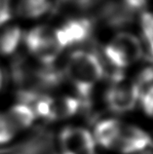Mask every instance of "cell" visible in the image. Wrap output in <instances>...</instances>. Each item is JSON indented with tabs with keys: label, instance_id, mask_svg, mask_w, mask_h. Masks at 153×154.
<instances>
[{
	"label": "cell",
	"instance_id": "obj_14",
	"mask_svg": "<svg viewBox=\"0 0 153 154\" xmlns=\"http://www.w3.org/2000/svg\"><path fill=\"white\" fill-rule=\"evenodd\" d=\"M139 100L144 112L150 117H153V85L140 94Z\"/></svg>",
	"mask_w": 153,
	"mask_h": 154
},
{
	"label": "cell",
	"instance_id": "obj_8",
	"mask_svg": "<svg viewBox=\"0 0 153 154\" xmlns=\"http://www.w3.org/2000/svg\"><path fill=\"white\" fill-rule=\"evenodd\" d=\"M23 31L13 20L0 23V55L9 57L18 51L23 43Z\"/></svg>",
	"mask_w": 153,
	"mask_h": 154
},
{
	"label": "cell",
	"instance_id": "obj_7",
	"mask_svg": "<svg viewBox=\"0 0 153 154\" xmlns=\"http://www.w3.org/2000/svg\"><path fill=\"white\" fill-rule=\"evenodd\" d=\"M151 144V137L139 127L121 122L116 143L112 150L132 154L145 149Z\"/></svg>",
	"mask_w": 153,
	"mask_h": 154
},
{
	"label": "cell",
	"instance_id": "obj_6",
	"mask_svg": "<svg viewBox=\"0 0 153 154\" xmlns=\"http://www.w3.org/2000/svg\"><path fill=\"white\" fill-rule=\"evenodd\" d=\"M59 145L61 154H95L96 143L88 129L71 125L60 133Z\"/></svg>",
	"mask_w": 153,
	"mask_h": 154
},
{
	"label": "cell",
	"instance_id": "obj_11",
	"mask_svg": "<svg viewBox=\"0 0 153 154\" xmlns=\"http://www.w3.org/2000/svg\"><path fill=\"white\" fill-rule=\"evenodd\" d=\"M8 112L17 123L21 131L29 128L37 120V117L32 108L23 100H20V102L12 105Z\"/></svg>",
	"mask_w": 153,
	"mask_h": 154
},
{
	"label": "cell",
	"instance_id": "obj_15",
	"mask_svg": "<svg viewBox=\"0 0 153 154\" xmlns=\"http://www.w3.org/2000/svg\"><path fill=\"white\" fill-rule=\"evenodd\" d=\"M63 3H66L68 5L76 6V7H88L90 6L92 3H94L96 0H62Z\"/></svg>",
	"mask_w": 153,
	"mask_h": 154
},
{
	"label": "cell",
	"instance_id": "obj_16",
	"mask_svg": "<svg viewBox=\"0 0 153 154\" xmlns=\"http://www.w3.org/2000/svg\"><path fill=\"white\" fill-rule=\"evenodd\" d=\"M3 83H4V74H3V71L0 67V91L3 87Z\"/></svg>",
	"mask_w": 153,
	"mask_h": 154
},
{
	"label": "cell",
	"instance_id": "obj_5",
	"mask_svg": "<svg viewBox=\"0 0 153 154\" xmlns=\"http://www.w3.org/2000/svg\"><path fill=\"white\" fill-rule=\"evenodd\" d=\"M54 30L59 46L64 50L88 41L93 32V23L85 17H71L64 20Z\"/></svg>",
	"mask_w": 153,
	"mask_h": 154
},
{
	"label": "cell",
	"instance_id": "obj_4",
	"mask_svg": "<svg viewBox=\"0 0 153 154\" xmlns=\"http://www.w3.org/2000/svg\"><path fill=\"white\" fill-rule=\"evenodd\" d=\"M140 89L136 81H129L116 73L106 92V103L110 110L125 113L134 109L140 97Z\"/></svg>",
	"mask_w": 153,
	"mask_h": 154
},
{
	"label": "cell",
	"instance_id": "obj_3",
	"mask_svg": "<svg viewBox=\"0 0 153 154\" xmlns=\"http://www.w3.org/2000/svg\"><path fill=\"white\" fill-rule=\"evenodd\" d=\"M104 55L112 66L123 68L142 57V45L136 36L127 32L115 35L104 47Z\"/></svg>",
	"mask_w": 153,
	"mask_h": 154
},
{
	"label": "cell",
	"instance_id": "obj_12",
	"mask_svg": "<svg viewBox=\"0 0 153 154\" xmlns=\"http://www.w3.org/2000/svg\"><path fill=\"white\" fill-rule=\"evenodd\" d=\"M21 130L8 111H0V145L9 144L18 137Z\"/></svg>",
	"mask_w": 153,
	"mask_h": 154
},
{
	"label": "cell",
	"instance_id": "obj_1",
	"mask_svg": "<svg viewBox=\"0 0 153 154\" xmlns=\"http://www.w3.org/2000/svg\"><path fill=\"white\" fill-rule=\"evenodd\" d=\"M103 66L99 56L88 49H75L66 60L63 74L82 99H88L103 77Z\"/></svg>",
	"mask_w": 153,
	"mask_h": 154
},
{
	"label": "cell",
	"instance_id": "obj_10",
	"mask_svg": "<svg viewBox=\"0 0 153 154\" xmlns=\"http://www.w3.org/2000/svg\"><path fill=\"white\" fill-rule=\"evenodd\" d=\"M121 122L116 119L102 120L96 125L93 136L96 144L107 149H113L117 140Z\"/></svg>",
	"mask_w": 153,
	"mask_h": 154
},
{
	"label": "cell",
	"instance_id": "obj_9",
	"mask_svg": "<svg viewBox=\"0 0 153 154\" xmlns=\"http://www.w3.org/2000/svg\"><path fill=\"white\" fill-rule=\"evenodd\" d=\"M54 8V0H18L15 13L26 20H38L49 15Z\"/></svg>",
	"mask_w": 153,
	"mask_h": 154
},
{
	"label": "cell",
	"instance_id": "obj_2",
	"mask_svg": "<svg viewBox=\"0 0 153 154\" xmlns=\"http://www.w3.org/2000/svg\"><path fill=\"white\" fill-rule=\"evenodd\" d=\"M23 43L40 64H55L63 51L56 39L54 28L44 25L35 26L23 32Z\"/></svg>",
	"mask_w": 153,
	"mask_h": 154
},
{
	"label": "cell",
	"instance_id": "obj_13",
	"mask_svg": "<svg viewBox=\"0 0 153 154\" xmlns=\"http://www.w3.org/2000/svg\"><path fill=\"white\" fill-rule=\"evenodd\" d=\"M140 25L144 41L146 42L149 55L153 59V14L144 13L140 18Z\"/></svg>",
	"mask_w": 153,
	"mask_h": 154
}]
</instances>
